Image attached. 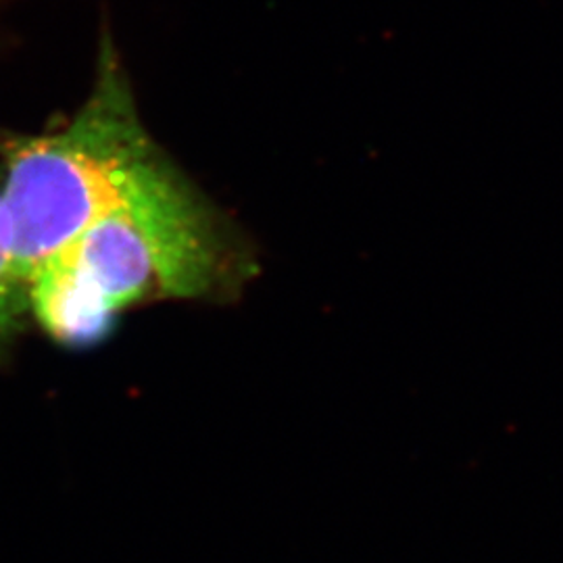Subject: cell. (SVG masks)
<instances>
[{"instance_id": "1", "label": "cell", "mask_w": 563, "mask_h": 563, "mask_svg": "<svg viewBox=\"0 0 563 563\" xmlns=\"http://www.w3.org/2000/svg\"><path fill=\"white\" fill-rule=\"evenodd\" d=\"M101 57L95 90L71 121L51 134L2 144L0 234L25 284L167 169L111 51Z\"/></svg>"}, {"instance_id": "2", "label": "cell", "mask_w": 563, "mask_h": 563, "mask_svg": "<svg viewBox=\"0 0 563 563\" xmlns=\"http://www.w3.org/2000/svg\"><path fill=\"white\" fill-rule=\"evenodd\" d=\"M218 276L209 218L167 167L44 263L27 284V302L53 339L88 344L132 302L153 292L201 297Z\"/></svg>"}, {"instance_id": "3", "label": "cell", "mask_w": 563, "mask_h": 563, "mask_svg": "<svg viewBox=\"0 0 563 563\" xmlns=\"http://www.w3.org/2000/svg\"><path fill=\"white\" fill-rule=\"evenodd\" d=\"M2 181V169H0ZM30 309L27 302V284L21 280L20 272L9 255V249L0 234V339L7 336L21 316Z\"/></svg>"}]
</instances>
